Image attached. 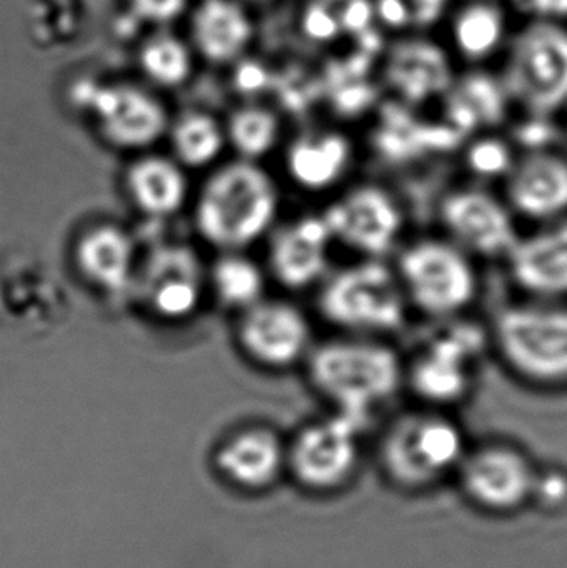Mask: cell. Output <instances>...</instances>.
Returning <instances> with one entry per match:
<instances>
[{
    "instance_id": "obj_1",
    "label": "cell",
    "mask_w": 567,
    "mask_h": 568,
    "mask_svg": "<svg viewBox=\"0 0 567 568\" xmlns=\"http://www.w3.org/2000/svg\"><path fill=\"white\" fill-rule=\"evenodd\" d=\"M305 366L312 389L362 427L405 394V349L396 339L338 333L315 344Z\"/></svg>"
},
{
    "instance_id": "obj_2",
    "label": "cell",
    "mask_w": 567,
    "mask_h": 568,
    "mask_svg": "<svg viewBox=\"0 0 567 568\" xmlns=\"http://www.w3.org/2000/svg\"><path fill=\"white\" fill-rule=\"evenodd\" d=\"M489 356L519 386L567 390V301L516 300L486 321Z\"/></svg>"
},
{
    "instance_id": "obj_3",
    "label": "cell",
    "mask_w": 567,
    "mask_h": 568,
    "mask_svg": "<svg viewBox=\"0 0 567 568\" xmlns=\"http://www.w3.org/2000/svg\"><path fill=\"white\" fill-rule=\"evenodd\" d=\"M280 190L260 162L235 159L216 166L196 193L200 239L223 252H245L275 229Z\"/></svg>"
},
{
    "instance_id": "obj_4",
    "label": "cell",
    "mask_w": 567,
    "mask_h": 568,
    "mask_svg": "<svg viewBox=\"0 0 567 568\" xmlns=\"http://www.w3.org/2000/svg\"><path fill=\"white\" fill-rule=\"evenodd\" d=\"M389 260L413 317L445 323L473 316L483 296V263L438 230L406 236Z\"/></svg>"
},
{
    "instance_id": "obj_5",
    "label": "cell",
    "mask_w": 567,
    "mask_h": 568,
    "mask_svg": "<svg viewBox=\"0 0 567 568\" xmlns=\"http://www.w3.org/2000/svg\"><path fill=\"white\" fill-rule=\"evenodd\" d=\"M316 311L340 334L398 339L413 313L392 260L355 258L316 286Z\"/></svg>"
},
{
    "instance_id": "obj_6",
    "label": "cell",
    "mask_w": 567,
    "mask_h": 568,
    "mask_svg": "<svg viewBox=\"0 0 567 568\" xmlns=\"http://www.w3.org/2000/svg\"><path fill=\"white\" fill-rule=\"evenodd\" d=\"M432 331L405 351V394L416 404L453 410L478 387L479 364L488 356V327L472 316L426 323Z\"/></svg>"
},
{
    "instance_id": "obj_7",
    "label": "cell",
    "mask_w": 567,
    "mask_h": 568,
    "mask_svg": "<svg viewBox=\"0 0 567 568\" xmlns=\"http://www.w3.org/2000/svg\"><path fill=\"white\" fill-rule=\"evenodd\" d=\"M503 85L523 115L556 119L567 110V23L533 19L506 45Z\"/></svg>"
},
{
    "instance_id": "obj_8",
    "label": "cell",
    "mask_w": 567,
    "mask_h": 568,
    "mask_svg": "<svg viewBox=\"0 0 567 568\" xmlns=\"http://www.w3.org/2000/svg\"><path fill=\"white\" fill-rule=\"evenodd\" d=\"M468 454L465 430L452 410L416 404L383 430L379 456L399 483L423 486L459 469Z\"/></svg>"
},
{
    "instance_id": "obj_9",
    "label": "cell",
    "mask_w": 567,
    "mask_h": 568,
    "mask_svg": "<svg viewBox=\"0 0 567 568\" xmlns=\"http://www.w3.org/2000/svg\"><path fill=\"white\" fill-rule=\"evenodd\" d=\"M320 215L335 246L348 250L355 258L389 260L408 236L405 202L378 180L343 186Z\"/></svg>"
},
{
    "instance_id": "obj_10",
    "label": "cell",
    "mask_w": 567,
    "mask_h": 568,
    "mask_svg": "<svg viewBox=\"0 0 567 568\" xmlns=\"http://www.w3.org/2000/svg\"><path fill=\"white\" fill-rule=\"evenodd\" d=\"M435 213L436 230L483 265L505 262L523 230L502 190L469 180L445 190Z\"/></svg>"
},
{
    "instance_id": "obj_11",
    "label": "cell",
    "mask_w": 567,
    "mask_h": 568,
    "mask_svg": "<svg viewBox=\"0 0 567 568\" xmlns=\"http://www.w3.org/2000/svg\"><path fill=\"white\" fill-rule=\"evenodd\" d=\"M209 291V268L185 243H162L142 256L130 296L156 320L183 323L195 316Z\"/></svg>"
},
{
    "instance_id": "obj_12",
    "label": "cell",
    "mask_w": 567,
    "mask_h": 568,
    "mask_svg": "<svg viewBox=\"0 0 567 568\" xmlns=\"http://www.w3.org/2000/svg\"><path fill=\"white\" fill-rule=\"evenodd\" d=\"M80 102L92 116L100 139L122 152H149L169 132L165 105L132 83L87 85Z\"/></svg>"
},
{
    "instance_id": "obj_13",
    "label": "cell",
    "mask_w": 567,
    "mask_h": 568,
    "mask_svg": "<svg viewBox=\"0 0 567 568\" xmlns=\"http://www.w3.org/2000/svg\"><path fill=\"white\" fill-rule=\"evenodd\" d=\"M236 344L243 356L262 369H292L305 363L315 346L312 321L292 301L263 297L240 313Z\"/></svg>"
},
{
    "instance_id": "obj_14",
    "label": "cell",
    "mask_w": 567,
    "mask_h": 568,
    "mask_svg": "<svg viewBox=\"0 0 567 568\" xmlns=\"http://www.w3.org/2000/svg\"><path fill=\"white\" fill-rule=\"evenodd\" d=\"M502 265L516 296L567 301V216L523 229Z\"/></svg>"
},
{
    "instance_id": "obj_15",
    "label": "cell",
    "mask_w": 567,
    "mask_h": 568,
    "mask_svg": "<svg viewBox=\"0 0 567 568\" xmlns=\"http://www.w3.org/2000/svg\"><path fill=\"white\" fill-rule=\"evenodd\" d=\"M522 225L567 216V153L559 146L522 150L499 186Z\"/></svg>"
},
{
    "instance_id": "obj_16",
    "label": "cell",
    "mask_w": 567,
    "mask_h": 568,
    "mask_svg": "<svg viewBox=\"0 0 567 568\" xmlns=\"http://www.w3.org/2000/svg\"><path fill=\"white\" fill-rule=\"evenodd\" d=\"M362 426L333 413L300 429L286 447V466L313 489H332L352 476L358 463Z\"/></svg>"
},
{
    "instance_id": "obj_17",
    "label": "cell",
    "mask_w": 567,
    "mask_h": 568,
    "mask_svg": "<svg viewBox=\"0 0 567 568\" xmlns=\"http://www.w3.org/2000/svg\"><path fill=\"white\" fill-rule=\"evenodd\" d=\"M269 236V272L285 290H312L333 268L335 242L320 213L290 220Z\"/></svg>"
},
{
    "instance_id": "obj_18",
    "label": "cell",
    "mask_w": 567,
    "mask_h": 568,
    "mask_svg": "<svg viewBox=\"0 0 567 568\" xmlns=\"http://www.w3.org/2000/svg\"><path fill=\"white\" fill-rule=\"evenodd\" d=\"M459 473L466 493L486 509H515L531 497L535 489V467L512 444L488 443L475 450L468 449Z\"/></svg>"
},
{
    "instance_id": "obj_19",
    "label": "cell",
    "mask_w": 567,
    "mask_h": 568,
    "mask_svg": "<svg viewBox=\"0 0 567 568\" xmlns=\"http://www.w3.org/2000/svg\"><path fill=\"white\" fill-rule=\"evenodd\" d=\"M358 163L355 140L338 129H315L300 133L288 143L285 169L303 192H338L348 185Z\"/></svg>"
},
{
    "instance_id": "obj_20",
    "label": "cell",
    "mask_w": 567,
    "mask_h": 568,
    "mask_svg": "<svg viewBox=\"0 0 567 568\" xmlns=\"http://www.w3.org/2000/svg\"><path fill=\"white\" fill-rule=\"evenodd\" d=\"M72 260L73 268L90 287L107 296H123L132 291L140 256L125 229L99 223L80 233Z\"/></svg>"
},
{
    "instance_id": "obj_21",
    "label": "cell",
    "mask_w": 567,
    "mask_h": 568,
    "mask_svg": "<svg viewBox=\"0 0 567 568\" xmlns=\"http://www.w3.org/2000/svg\"><path fill=\"white\" fill-rule=\"evenodd\" d=\"M123 189L133 209L152 220L172 219L190 195L189 176L173 156L142 152L123 173Z\"/></svg>"
},
{
    "instance_id": "obj_22",
    "label": "cell",
    "mask_w": 567,
    "mask_h": 568,
    "mask_svg": "<svg viewBox=\"0 0 567 568\" xmlns=\"http://www.w3.org/2000/svg\"><path fill=\"white\" fill-rule=\"evenodd\" d=\"M445 122L455 135L468 136L495 132L505 123L513 105L502 79L473 75L455 82L445 93Z\"/></svg>"
},
{
    "instance_id": "obj_23",
    "label": "cell",
    "mask_w": 567,
    "mask_h": 568,
    "mask_svg": "<svg viewBox=\"0 0 567 568\" xmlns=\"http://www.w3.org/2000/svg\"><path fill=\"white\" fill-rule=\"evenodd\" d=\"M216 464L236 486L259 489L272 484L286 466V447L273 430L252 427L233 434L220 446Z\"/></svg>"
},
{
    "instance_id": "obj_24",
    "label": "cell",
    "mask_w": 567,
    "mask_h": 568,
    "mask_svg": "<svg viewBox=\"0 0 567 568\" xmlns=\"http://www.w3.org/2000/svg\"><path fill=\"white\" fill-rule=\"evenodd\" d=\"M449 37L456 53L466 62H488L508 45L505 10L493 0H469L453 13Z\"/></svg>"
},
{
    "instance_id": "obj_25",
    "label": "cell",
    "mask_w": 567,
    "mask_h": 568,
    "mask_svg": "<svg viewBox=\"0 0 567 568\" xmlns=\"http://www.w3.org/2000/svg\"><path fill=\"white\" fill-rule=\"evenodd\" d=\"M192 30L202 55L216 63L242 55L253 36L249 16L232 0H205L196 9Z\"/></svg>"
},
{
    "instance_id": "obj_26",
    "label": "cell",
    "mask_w": 567,
    "mask_h": 568,
    "mask_svg": "<svg viewBox=\"0 0 567 568\" xmlns=\"http://www.w3.org/2000/svg\"><path fill=\"white\" fill-rule=\"evenodd\" d=\"M209 291L225 310H250L265 297L266 273L245 252H223L209 268Z\"/></svg>"
},
{
    "instance_id": "obj_27",
    "label": "cell",
    "mask_w": 567,
    "mask_h": 568,
    "mask_svg": "<svg viewBox=\"0 0 567 568\" xmlns=\"http://www.w3.org/2000/svg\"><path fill=\"white\" fill-rule=\"evenodd\" d=\"M170 149L186 170H202L219 162L226 146L225 125L203 112H189L170 123Z\"/></svg>"
},
{
    "instance_id": "obj_28",
    "label": "cell",
    "mask_w": 567,
    "mask_h": 568,
    "mask_svg": "<svg viewBox=\"0 0 567 568\" xmlns=\"http://www.w3.org/2000/svg\"><path fill=\"white\" fill-rule=\"evenodd\" d=\"M226 145L236 159L260 162L276 149L282 135L280 120L272 110L260 105L236 109L225 125Z\"/></svg>"
},
{
    "instance_id": "obj_29",
    "label": "cell",
    "mask_w": 567,
    "mask_h": 568,
    "mask_svg": "<svg viewBox=\"0 0 567 568\" xmlns=\"http://www.w3.org/2000/svg\"><path fill=\"white\" fill-rule=\"evenodd\" d=\"M519 149L512 136L495 132L468 136L462 149V165L469 182L502 186L515 166Z\"/></svg>"
},
{
    "instance_id": "obj_30",
    "label": "cell",
    "mask_w": 567,
    "mask_h": 568,
    "mask_svg": "<svg viewBox=\"0 0 567 568\" xmlns=\"http://www.w3.org/2000/svg\"><path fill=\"white\" fill-rule=\"evenodd\" d=\"M140 69L146 79L162 89H175L192 75V55L182 40L155 36L140 50Z\"/></svg>"
},
{
    "instance_id": "obj_31",
    "label": "cell",
    "mask_w": 567,
    "mask_h": 568,
    "mask_svg": "<svg viewBox=\"0 0 567 568\" xmlns=\"http://www.w3.org/2000/svg\"><path fill=\"white\" fill-rule=\"evenodd\" d=\"M189 0H130L133 12L140 19L165 23L182 16Z\"/></svg>"
},
{
    "instance_id": "obj_32",
    "label": "cell",
    "mask_w": 567,
    "mask_h": 568,
    "mask_svg": "<svg viewBox=\"0 0 567 568\" xmlns=\"http://www.w3.org/2000/svg\"><path fill=\"white\" fill-rule=\"evenodd\" d=\"M533 496L538 497L546 506H559L567 499V477L558 470L536 473Z\"/></svg>"
},
{
    "instance_id": "obj_33",
    "label": "cell",
    "mask_w": 567,
    "mask_h": 568,
    "mask_svg": "<svg viewBox=\"0 0 567 568\" xmlns=\"http://www.w3.org/2000/svg\"><path fill=\"white\" fill-rule=\"evenodd\" d=\"M533 19L567 23V0H526Z\"/></svg>"
},
{
    "instance_id": "obj_34",
    "label": "cell",
    "mask_w": 567,
    "mask_h": 568,
    "mask_svg": "<svg viewBox=\"0 0 567 568\" xmlns=\"http://www.w3.org/2000/svg\"><path fill=\"white\" fill-rule=\"evenodd\" d=\"M563 115H565V135L567 136V110Z\"/></svg>"
}]
</instances>
